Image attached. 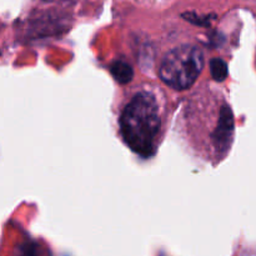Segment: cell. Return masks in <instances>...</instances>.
Instances as JSON below:
<instances>
[{
	"instance_id": "3",
	"label": "cell",
	"mask_w": 256,
	"mask_h": 256,
	"mask_svg": "<svg viewBox=\"0 0 256 256\" xmlns=\"http://www.w3.org/2000/svg\"><path fill=\"white\" fill-rule=\"evenodd\" d=\"M232 132H234V118L229 106H222L220 110L219 122L216 130L212 132V142L219 152H225L229 149L232 142Z\"/></svg>"
},
{
	"instance_id": "4",
	"label": "cell",
	"mask_w": 256,
	"mask_h": 256,
	"mask_svg": "<svg viewBox=\"0 0 256 256\" xmlns=\"http://www.w3.org/2000/svg\"><path fill=\"white\" fill-rule=\"evenodd\" d=\"M110 72L114 79L120 84H126L134 76V72L132 68L130 66L128 62H122V60H116L110 65Z\"/></svg>"
},
{
	"instance_id": "1",
	"label": "cell",
	"mask_w": 256,
	"mask_h": 256,
	"mask_svg": "<svg viewBox=\"0 0 256 256\" xmlns=\"http://www.w3.org/2000/svg\"><path fill=\"white\" fill-rule=\"evenodd\" d=\"M119 124L122 138L132 152L142 156L154 154L162 129L159 104L154 95L138 92L122 110Z\"/></svg>"
},
{
	"instance_id": "2",
	"label": "cell",
	"mask_w": 256,
	"mask_h": 256,
	"mask_svg": "<svg viewBox=\"0 0 256 256\" xmlns=\"http://www.w3.org/2000/svg\"><path fill=\"white\" fill-rule=\"evenodd\" d=\"M204 68V52L196 45L184 44L170 50L159 68L160 79L175 90L189 89Z\"/></svg>"
},
{
	"instance_id": "5",
	"label": "cell",
	"mask_w": 256,
	"mask_h": 256,
	"mask_svg": "<svg viewBox=\"0 0 256 256\" xmlns=\"http://www.w3.org/2000/svg\"><path fill=\"white\" fill-rule=\"evenodd\" d=\"M210 72L216 82H224L228 76V65L220 58H214L210 62Z\"/></svg>"
}]
</instances>
